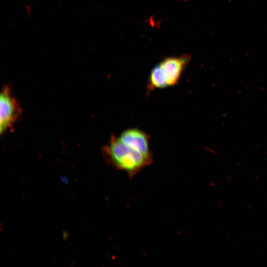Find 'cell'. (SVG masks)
Segmentation results:
<instances>
[{"instance_id":"obj_1","label":"cell","mask_w":267,"mask_h":267,"mask_svg":"<svg viewBox=\"0 0 267 267\" xmlns=\"http://www.w3.org/2000/svg\"><path fill=\"white\" fill-rule=\"evenodd\" d=\"M104 160L114 168L126 173L132 178L141 170L151 165L153 157L125 144L119 137L111 135L107 145L102 148Z\"/></svg>"},{"instance_id":"obj_2","label":"cell","mask_w":267,"mask_h":267,"mask_svg":"<svg viewBox=\"0 0 267 267\" xmlns=\"http://www.w3.org/2000/svg\"><path fill=\"white\" fill-rule=\"evenodd\" d=\"M191 59V55L186 53L163 58L150 71L146 82L147 92L178 85Z\"/></svg>"},{"instance_id":"obj_3","label":"cell","mask_w":267,"mask_h":267,"mask_svg":"<svg viewBox=\"0 0 267 267\" xmlns=\"http://www.w3.org/2000/svg\"><path fill=\"white\" fill-rule=\"evenodd\" d=\"M21 113V108L11 93L4 86L0 96V133L2 134L11 129Z\"/></svg>"},{"instance_id":"obj_4","label":"cell","mask_w":267,"mask_h":267,"mask_svg":"<svg viewBox=\"0 0 267 267\" xmlns=\"http://www.w3.org/2000/svg\"><path fill=\"white\" fill-rule=\"evenodd\" d=\"M118 137L125 144L146 156L153 157L149 145L150 135L142 130L135 127L128 128Z\"/></svg>"}]
</instances>
